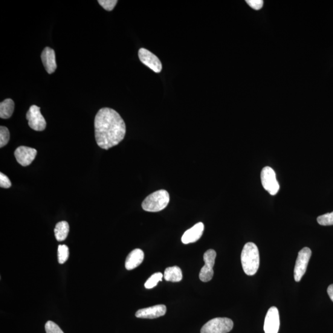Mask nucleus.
Instances as JSON below:
<instances>
[{
    "label": "nucleus",
    "instance_id": "obj_7",
    "mask_svg": "<svg viewBox=\"0 0 333 333\" xmlns=\"http://www.w3.org/2000/svg\"><path fill=\"white\" fill-rule=\"evenodd\" d=\"M26 118L28 120V126L32 129L38 132H41L45 129L46 120L40 112V108L39 106H31L26 114Z\"/></svg>",
    "mask_w": 333,
    "mask_h": 333
},
{
    "label": "nucleus",
    "instance_id": "obj_17",
    "mask_svg": "<svg viewBox=\"0 0 333 333\" xmlns=\"http://www.w3.org/2000/svg\"><path fill=\"white\" fill-rule=\"evenodd\" d=\"M14 103L11 99H7L0 103V117L7 119L13 115Z\"/></svg>",
    "mask_w": 333,
    "mask_h": 333
},
{
    "label": "nucleus",
    "instance_id": "obj_12",
    "mask_svg": "<svg viewBox=\"0 0 333 333\" xmlns=\"http://www.w3.org/2000/svg\"><path fill=\"white\" fill-rule=\"evenodd\" d=\"M167 308L164 305H156L150 308L139 310L136 313V317L140 318H147V319H154L163 317L166 314Z\"/></svg>",
    "mask_w": 333,
    "mask_h": 333
},
{
    "label": "nucleus",
    "instance_id": "obj_19",
    "mask_svg": "<svg viewBox=\"0 0 333 333\" xmlns=\"http://www.w3.org/2000/svg\"><path fill=\"white\" fill-rule=\"evenodd\" d=\"M163 277V274L161 273V272L153 274L144 284V287L146 289H152L155 287L158 283L162 281Z\"/></svg>",
    "mask_w": 333,
    "mask_h": 333
},
{
    "label": "nucleus",
    "instance_id": "obj_27",
    "mask_svg": "<svg viewBox=\"0 0 333 333\" xmlns=\"http://www.w3.org/2000/svg\"><path fill=\"white\" fill-rule=\"evenodd\" d=\"M327 292H328L330 299H331L333 302V284L332 285L329 286L328 289H327Z\"/></svg>",
    "mask_w": 333,
    "mask_h": 333
},
{
    "label": "nucleus",
    "instance_id": "obj_5",
    "mask_svg": "<svg viewBox=\"0 0 333 333\" xmlns=\"http://www.w3.org/2000/svg\"><path fill=\"white\" fill-rule=\"evenodd\" d=\"M260 178L262 186L266 192L271 195H277L280 190V185L274 169L268 166L263 168L260 174Z\"/></svg>",
    "mask_w": 333,
    "mask_h": 333
},
{
    "label": "nucleus",
    "instance_id": "obj_13",
    "mask_svg": "<svg viewBox=\"0 0 333 333\" xmlns=\"http://www.w3.org/2000/svg\"><path fill=\"white\" fill-rule=\"evenodd\" d=\"M204 230L203 223L199 222L194 225L192 228L185 231L181 237V241L184 244L195 243L201 238Z\"/></svg>",
    "mask_w": 333,
    "mask_h": 333
},
{
    "label": "nucleus",
    "instance_id": "obj_22",
    "mask_svg": "<svg viewBox=\"0 0 333 333\" xmlns=\"http://www.w3.org/2000/svg\"><path fill=\"white\" fill-rule=\"evenodd\" d=\"M318 224L322 226H329L333 225V212L324 214L317 218Z\"/></svg>",
    "mask_w": 333,
    "mask_h": 333
},
{
    "label": "nucleus",
    "instance_id": "obj_18",
    "mask_svg": "<svg viewBox=\"0 0 333 333\" xmlns=\"http://www.w3.org/2000/svg\"><path fill=\"white\" fill-rule=\"evenodd\" d=\"M69 231V225L68 222L62 221L57 223L54 228V234L57 241H65L68 237Z\"/></svg>",
    "mask_w": 333,
    "mask_h": 333
},
{
    "label": "nucleus",
    "instance_id": "obj_26",
    "mask_svg": "<svg viewBox=\"0 0 333 333\" xmlns=\"http://www.w3.org/2000/svg\"><path fill=\"white\" fill-rule=\"evenodd\" d=\"M0 187L3 188H9L11 187V182L7 175L0 173Z\"/></svg>",
    "mask_w": 333,
    "mask_h": 333
},
{
    "label": "nucleus",
    "instance_id": "obj_11",
    "mask_svg": "<svg viewBox=\"0 0 333 333\" xmlns=\"http://www.w3.org/2000/svg\"><path fill=\"white\" fill-rule=\"evenodd\" d=\"M37 150L32 147L21 146L17 147L14 152V156L17 163L22 166H28L31 164L36 158Z\"/></svg>",
    "mask_w": 333,
    "mask_h": 333
},
{
    "label": "nucleus",
    "instance_id": "obj_14",
    "mask_svg": "<svg viewBox=\"0 0 333 333\" xmlns=\"http://www.w3.org/2000/svg\"><path fill=\"white\" fill-rule=\"evenodd\" d=\"M41 59L46 72L49 74L54 73L57 68L56 55L53 49L46 47L42 51Z\"/></svg>",
    "mask_w": 333,
    "mask_h": 333
},
{
    "label": "nucleus",
    "instance_id": "obj_2",
    "mask_svg": "<svg viewBox=\"0 0 333 333\" xmlns=\"http://www.w3.org/2000/svg\"><path fill=\"white\" fill-rule=\"evenodd\" d=\"M241 260L246 275L253 276L257 273L259 268L260 256L258 248L254 243H246L243 249Z\"/></svg>",
    "mask_w": 333,
    "mask_h": 333
},
{
    "label": "nucleus",
    "instance_id": "obj_25",
    "mask_svg": "<svg viewBox=\"0 0 333 333\" xmlns=\"http://www.w3.org/2000/svg\"><path fill=\"white\" fill-rule=\"evenodd\" d=\"M246 2L250 5V7L256 10H260L263 5L262 0H246Z\"/></svg>",
    "mask_w": 333,
    "mask_h": 333
},
{
    "label": "nucleus",
    "instance_id": "obj_6",
    "mask_svg": "<svg viewBox=\"0 0 333 333\" xmlns=\"http://www.w3.org/2000/svg\"><path fill=\"white\" fill-rule=\"evenodd\" d=\"M311 255V249L307 247L304 248L298 253L294 271V280L296 282H300L304 274H306Z\"/></svg>",
    "mask_w": 333,
    "mask_h": 333
},
{
    "label": "nucleus",
    "instance_id": "obj_4",
    "mask_svg": "<svg viewBox=\"0 0 333 333\" xmlns=\"http://www.w3.org/2000/svg\"><path fill=\"white\" fill-rule=\"evenodd\" d=\"M233 328V321L228 318H216L202 326L201 333H228Z\"/></svg>",
    "mask_w": 333,
    "mask_h": 333
},
{
    "label": "nucleus",
    "instance_id": "obj_21",
    "mask_svg": "<svg viewBox=\"0 0 333 333\" xmlns=\"http://www.w3.org/2000/svg\"><path fill=\"white\" fill-rule=\"evenodd\" d=\"M10 134L9 130L4 126L0 127V147H4L10 140Z\"/></svg>",
    "mask_w": 333,
    "mask_h": 333
},
{
    "label": "nucleus",
    "instance_id": "obj_9",
    "mask_svg": "<svg viewBox=\"0 0 333 333\" xmlns=\"http://www.w3.org/2000/svg\"><path fill=\"white\" fill-rule=\"evenodd\" d=\"M138 57L143 65L148 67L156 73H160L163 69L161 60L154 54L145 48H141L138 51Z\"/></svg>",
    "mask_w": 333,
    "mask_h": 333
},
{
    "label": "nucleus",
    "instance_id": "obj_1",
    "mask_svg": "<svg viewBox=\"0 0 333 333\" xmlns=\"http://www.w3.org/2000/svg\"><path fill=\"white\" fill-rule=\"evenodd\" d=\"M95 139L101 148L108 150L124 140L126 126L120 114L109 108L101 109L95 118Z\"/></svg>",
    "mask_w": 333,
    "mask_h": 333
},
{
    "label": "nucleus",
    "instance_id": "obj_3",
    "mask_svg": "<svg viewBox=\"0 0 333 333\" xmlns=\"http://www.w3.org/2000/svg\"><path fill=\"white\" fill-rule=\"evenodd\" d=\"M169 201V193L166 190H160L146 197L142 203V208L147 212H159L167 206Z\"/></svg>",
    "mask_w": 333,
    "mask_h": 333
},
{
    "label": "nucleus",
    "instance_id": "obj_23",
    "mask_svg": "<svg viewBox=\"0 0 333 333\" xmlns=\"http://www.w3.org/2000/svg\"><path fill=\"white\" fill-rule=\"evenodd\" d=\"M45 331L46 333H64L60 327L52 321L46 323Z\"/></svg>",
    "mask_w": 333,
    "mask_h": 333
},
{
    "label": "nucleus",
    "instance_id": "obj_16",
    "mask_svg": "<svg viewBox=\"0 0 333 333\" xmlns=\"http://www.w3.org/2000/svg\"><path fill=\"white\" fill-rule=\"evenodd\" d=\"M164 277L167 282H179L182 280L183 275L180 268L177 266H173L166 269Z\"/></svg>",
    "mask_w": 333,
    "mask_h": 333
},
{
    "label": "nucleus",
    "instance_id": "obj_8",
    "mask_svg": "<svg viewBox=\"0 0 333 333\" xmlns=\"http://www.w3.org/2000/svg\"><path fill=\"white\" fill-rule=\"evenodd\" d=\"M216 256V252L213 250H208L204 253V261L205 265L201 268L199 273V279L202 282H208L213 279L214 276L213 267L214 264H215Z\"/></svg>",
    "mask_w": 333,
    "mask_h": 333
},
{
    "label": "nucleus",
    "instance_id": "obj_10",
    "mask_svg": "<svg viewBox=\"0 0 333 333\" xmlns=\"http://www.w3.org/2000/svg\"><path fill=\"white\" fill-rule=\"evenodd\" d=\"M280 325L279 310L276 307L269 309L264 322L265 333H278Z\"/></svg>",
    "mask_w": 333,
    "mask_h": 333
},
{
    "label": "nucleus",
    "instance_id": "obj_24",
    "mask_svg": "<svg viewBox=\"0 0 333 333\" xmlns=\"http://www.w3.org/2000/svg\"><path fill=\"white\" fill-rule=\"evenodd\" d=\"M98 2L104 10L111 11L117 5L118 1L117 0H98Z\"/></svg>",
    "mask_w": 333,
    "mask_h": 333
},
{
    "label": "nucleus",
    "instance_id": "obj_15",
    "mask_svg": "<svg viewBox=\"0 0 333 333\" xmlns=\"http://www.w3.org/2000/svg\"><path fill=\"white\" fill-rule=\"evenodd\" d=\"M143 251L140 249H135L127 256L126 260V268L127 270H132L138 267L141 264L144 260Z\"/></svg>",
    "mask_w": 333,
    "mask_h": 333
},
{
    "label": "nucleus",
    "instance_id": "obj_20",
    "mask_svg": "<svg viewBox=\"0 0 333 333\" xmlns=\"http://www.w3.org/2000/svg\"><path fill=\"white\" fill-rule=\"evenodd\" d=\"M58 255V262L60 264L65 263L68 260L69 256V251L68 246L66 245H59L57 250Z\"/></svg>",
    "mask_w": 333,
    "mask_h": 333
}]
</instances>
